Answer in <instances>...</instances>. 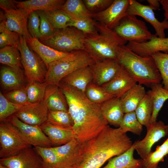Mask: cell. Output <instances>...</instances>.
Segmentation results:
<instances>
[{
  "label": "cell",
  "mask_w": 168,
  "mask_h": 168,
  "mask_svg": "<svg viewBox=\"0 0 168 168\" xmlns=\"http://www.w3.org/2000/svg\"><path fill=\"white\" fill-rule=\"evenodd\" d=\"M149 4V6L151 7L154 11L159 9L160 6L159 0H147V1Z\"/></svg>",
  "instance_id": "816d5d0a"
},
{
  "label": "cell",
  "mask_w": 168,
  "mask_h": 168,
  "mask_svg": "<svg viewBox=\"0 0 168 168\" xmlns=\"http://www.w3.org/2000/svg\"><path fill=\"white\" fill-rule=\"evenodd\" d=\"M20 35L18 33L5 29L0 34V47L6 46L17 48L20 43Z\"/></svg>",
  "instance_id": "f6af8a7d"
},
{
  "label": "cell",
  "mask_w": 168,
  "mask_h": 168,
  "mask_svg": "<svg viewBox=\"0 0 168 168\" xmlns=\"http://www.w3.org/2000/svg\"><path fill=\"white\" fill-rule=\"evenodd\" d=\"M0 168H8L6 166L0 164Z\"/></svg>",
  "instance_id": "f5cc1de1"
},
{
  "label": "cell",
  "mask_w": 168,
  "mask_h": 168,
  "mask_svg": "<svg viewBox=\"0 0 168 168\" xmlns=\"http://www.w3.org/2000/svg\"><path fill=\"white\" fill-rule=\"evenodd\" d=\"M23 106L15 104L9 101L0 91V122L7 120L10 117L18 112Z\"/></svg>",
  "instance_id": "b9f144b4"
},
{
  "label": "cell",
  "mask_w": 168,
  "mask_h": 168,
  "mask_svg": "<svg viewBox=\"0 0 168 168\" xmlns=\"http://www.w3.org/2000/svg\"><path fill=\"white\" fill-rule=\"evenodd\" d=\"M146 94L144 87L139 84L126 92L120 98L124 113L135 111Z\"/></svg>",
  "instance_id": "f1b7e54d"
},
{
  "label": "cell",
  "mask_w": 168,
  "mask_h": 168,
  "mask_svg": "<svg viewBox=\"0 0 168 168\" xmlns=\"http://www.w3.org/2000/svg\"><path fill=\"white\" fill-rule=\"evenodd\" d=\"M0 63L15 69L22 67L20 53L17 48L6 46L0 49Z\"/></svg>",
  "instance_id": "1f68e13d"
},
{
  "label": "cell",
  "mask_w": 168,
  "mask_h": 168,
  "mask_svg": "<svg viewBox=\"0 0 168 168\" xmlns=\"http://www.w3.org/2000/svg\"><path fill=\"white\" fill-rule=\"evenodd\" d=\"M87 35L72 27L56 29L46 38L39 40L41 43L56 50L65 52L84 50Z\"/></svg>",
  "instance_id": "8992f818"
},
{
  "label": "cell",
  "mask_w": 168,
  "mask_h": 168,
  "mask_svg": "<svg viewBox=\"0 0 168 168\" xmlns=\"http://www.w3.org/2000/svg\"><path fill=\"white\" fill-rule=\"evenodd\" d=\"M134 49L137 54L144 57L151 56L159 52L168 54V37L160 38L155 34L148 41L135 43Z\"/></svg>",
  "instance_id": "d4e9b609"
},
{
  "label": "cell",
  "mask_w": 168,
  "mask_h": 168,
  "mask_svg": "<svg viewBox=\"0 0 168 168\" xmlns=\"http://www.w3.org/2000/svg\"><path fill=\"white\" fill-rule=\"evenodd\" d=\"M86 8L92 14L103 11L109 7L113 0H84Z\"/></svg>",
  "instance_id": "7dc6e473"
},
{
  "label": "cell",
  "mask_w": 168,
  "mask_h": 168,
  "mask_svg": "<svg viewBox=\"0 0 168 168\" xmlns=\"http://www.w3.org/2000/svg\"><path fill=\"white\" fill-rule=\"evenodd\" d=\"M40 19V36L38 40L46 38L52 35L56 29L53 26L43 11H36Z\"/></svg>",
  "instance_id": "bcb514c9"
},
{
  "label": "cell",
  "mask_w": 168,
  "mask_h": 168,
  "mask_svg": "<svg viewBox=\"0 0 168 168\" xmlns=\"http://www.w3.org/2000/svg\"><path fill=\"white\" fill-rule=\"evenodd\" d=\"M98 33L87 35L84 41L85 50L96 62L108 59L117 60L121 50L127 41L112 29L95 21Z\"/></svg>",
  "instance_id": "3957f363"
},
{
  "label": "cell",
  "mask_w": 168,
  "mask_h": 168,
  "mask_svg": "<svg viewBox=\"0 0 168 168\" xmlns=\"http://www.w3.org/2000/svg\"><path fill=\"white\" fill-rule=\"evenodd\" d=\"M0 144L1 158L15 155L31 146L24 140L18 129L7 120L0 122Z\"/></svg>",
  "instance_id": "9c48e42d"
},
{
  "label": "cell",
  "mask_w": 168,
  "mask_h": 168,
  "mask_svg": "<svg viewBox=\"0 0 168 168\" xmlns=\"http://www.w3.org/2000/svg\"><path fill=\"white\" fill-rule=\"evenodd\" d=\"M47 121L54 125L72 128V119L68 111L49 110Z\"/></svg>",
  "instance_id": "f35d334b"
},
{
  "label": "cell",
  "mask_w": 168,
  "mask_h": 168,
  "mask_svg": "<svg viewBox=\"0 0 168 168\" xmlns=\"http://www.w3.org/2000/svg\"><path fill=\"white\" fill-rule=\"evenodd\" d=\"M85 93L91 101L100 105L108 100L116 97L107 92L102 86L93 82L87 86Z\"/></svg>",
  "instance_id": "d590c367"
},
{
  "label": "cell",
  "mask_w": 168,
  "mask_h": 168,
  "mask_svg": "<svg viewBox=\"0 0 168 168\" xmlns=\"http://www.w3.org/2000/svg\"><path fill=\"white\" fill-rule=\"evenodd\" d=\"M43 102L49 110L68 111L66 98L58 86L47 85Z\"/></svg>",
  "instance_id": "603a6c76"
},
{
  "label": "cell",
  "mask_w": 168,
  "mask_h": 168,
  "mask_svg": "<svg viewBox=\"0 0 168 168\" xmlns=\"http://www.w3.org/2000/svg\"><path fill=\"white\" fill-rule=\"evenodd\" d=\"M90 67L93 73L92 82L101 86L115 77L121 65L118 60L108 59L96 62Z\"/></svg>",
  "instance_id": "e0dca14e"
},
{
  "label": "cell",
  "mask_w": 168,
  "mask_h": 168,
  "mask_svg": "<svg viewBox=\"0 0 168 168\" xmlns=\"http://www.w3.org/2000/svg\"><path fill=\"white\" fill-rule=\"evenodd\" d=\"M96 62L85 50L74 51L67 58L53 62L48 67L45 82L47 84L58 86L66 76L80 68L92 65Z\"/></svg>",
  "instance_id": "5b68a950"
},
{
  "label": "cell",
  "mask_w": 168,
  "mask_h": 168,
  "mask_svg": "<svg viewBox=\"0 0 168 168\" xmlns=\"http://www.w3.org/2000/svg\"><path fill=\"white\" fill-rule=\"evenodd\" d=\"M66 98L68 112L73 121L72 129L82 144L98 135L108 123L103 116L100 104L91 101L85 93L74 88L59 86Z\"/></svg>",
  "instance_id": "6da1fadb"
},
{
  "label": "cell",
  "mask_w": 168,
  "mask_h": 168,
  "mask_svg": "<svg viewBox=\"0 0 168 168\" xmlns=\"http://www.w3.org/2000/svg\"><path fill=\"white\" fill-rule=\"evenodd\" d=\"M137 82L122 66L115 77L101 86L107 92L116 97L121 98Z\"/></svg>",
  "instance_id": "ac0fdd59"
},
{
  "label": "cell",
  "mask_w": 168,
  "mask_h": 168,
  "mask_svg": "<svg viewBox=\"0 0 168 168\" xmlns=\"http://www.w3.org/2000/svg\"><path fill=\"white\" fill-rule=\"evenodd\" d=\"M153 110V102L150 96L146 94L135 111L139 122L146 128L149 125Z\"/></svg>",
  "instance_id": "836d02e7"
},
{
  "label": "cell",
  "mask_w": 168,
  "mask_h": 168,
  "mask_svg": "<svg viewBox=\"0 0 168 168\" xmlns=\"http://www.w3.org/2000/svg\"><path fill=\"white\" fill-rule=\"evenodd\" d=\"M160 168L159 167H158H158L157 168Z\"/></svg>",
  "instance_id": "db71d44e"
},
{
  "label": "cell",
  "mask_w": 168,
  "mask_h": 168,
  "mask_svg": "<svg viewBox=\"0 0 168 168\" xmlns=\"http://www.w3.org/2000/svg\"><path fill=\"white\" fill-rule=\"evenodd\" d=\"M130 0H114L105 10L93 14V18L111 29L117 26L126 14Z\"/></svg>",
  "instance_id": "5bb4252c"
},
{
  "label": "cell",
  "mask_w": 168,
  "mask_h": 168,
  "mask_svg": "<svg viewBox=\"0 0 168 168\" xmlns=\"http://www.w3.org/2000/svg\"><path fill=\"white\" fill-rule=\"evenodd\" d=\"M117 60L139 84L151 86L153 84L160 83L162 80L152 56H141L124 45Z\"/></svg>",
  "instance_id": "277c9868"
},
{
  "label": "cell",
  "mask_w": 168,
  "mask_h": 168,
  "mask_svg": "<svg viewBox=\"0 0 168 168\" xmlns=\"http://www.w3.org/2000/svg\"><path fill=\"white\" fill-rule=\"evenodd\" d=\"M0 78L1 87L5 92L26 86L21 69L3 66L0 70Z\"/></svg>",
  "instance_id": "484cf974"
},
{
  "label": "cell",
  "mask_w": 168,
  "mask_h": 168,
  "mask_svg": "<svg viewBox=\"0 0 168 168\" xmlns=\"http://www.w3.org/2000/svg\"><path fill=\"white\" fill-rule=\"evenodd\" d=\"M3 94L8 100L15 104L24 105L29 103L26 86L5 92Z\"/></svg>",
  "instance_id": "ee69618b"
},
{
  "label": "cell",
  "mask_w": 168,
  "mask_h": 168,
  "mask_svg": "<svg viewBox=\"0 0 168 168\" xmlns=\"http://www.w3.org/2000/svg\"><path fill=\"white\" fill-rule=\"evenodd\" d=\"M6 120L18 129L24 140L30 146L33 147H49L54 145L43 131L40 126L26 124L15 114Z\"/></svg>",
  "instance_id": "8fae6325"
},
{
  "label": "cell",
  "mask_w": 168,
  "mask_h": 168,
  "mask_svg": "<svg viewBox=\"0 0 168 168\" xmlns=\"http://www.w3.org/2000/svg\"><path fill=\"white\" fill-rule=\"evenodd\" d=\"M112 30L119 36L128 42H146L154 35L148 30L144 21L133 15L125 16Z\"/></svg>",
  "instance_id": "ba28073f"
},
{
  "label": "cell",
  "mask_w": 168,
  "mask_h": 168,
  "mask_svg": "<svg viewBox=\"0 0 168 168\" xmlns=\"http://www.w3.org/2000/svg\"><path fill=\"white\" fill-rule=\"evenodd\" d=\"M147 133L142 140H138L134 143L135 150L141 159L146 158L152 152L153 145L168 134V125L161 121L149 124L147 128Z\"/></svg>",
  "instance_id": "30bf717a"
},
{
  "label": "cell",
  "mask_w": 168,
  "mask_h": 168,
  "mask_svg": "<svg viewBox=\"0 0 168 168\" xmlns=\"http://www.w3.org/2000/svg\"><path fill=\"white\" fill-rule=\"evenodd\" d=\"M60 9L72 19L93 20V14L88 10L83 0H66Z\"/></svg>",
  "instance_id": "4dcf8cb0"
},
{
  "label": "cell",
  "mask_w": 168,
  "mask_h": 168,
  "mask_svg": "<svg viewBox=\"0 0 168 168\" xmlns=\"http://www.w3.org/2000/svg\"><path fill=\"white\" fill-rule=\"evenodd\" d=\"M82 145L75 138L65 144L54 147L62 168H77L82 161Z\"/></svg>",
  "instance_id": "9a60e30c"
},
{
  "label": "cell",
  "mask_w": 168,
  "mask_h": 168,
  "mask_svg": "<svg viewBox=\"0 0 168 168\" xmlns=\"http://www.w3.org/2000/svg\"><path fill=\"white\" fill-rule=\"evenodd\" d=\"M135 150L134 143L128 150L108 160L102 168H143V160L133 157Z\"/></svg>",
  "instance_id": "83f0119b"
},
{
  "label": "cell",
  "mask_w": 168,
  "mask_h": 168,
  "mask_svg": "<svg viewBox=\"0 0 168 168\" xmlns=\"http://www.w3.org/2000/svg\"><path fill=\"white\" fill-rule=\"evenodd\" d=\"M49 110L43 101L23 105L14 114L23 122L40 126L47 120Z\"/></svg>",
  "instance_id": "2e32d148"
},
{
  "label": "cell",
  "mask_w": 168,
  "mask_h": 168,
  "mask_svg": "<svg viewBox=\"0 0 168 168\" xmlns=\"http://www.w3.org/2000/svg\"><path fill=\"white\" fill-rule=\"evenodd\" d=\"M0 164L8 168H44L42 158L32 146L15 155L1 158Z\"/></svg>",
  "instance_id": "7c38bea8"
},
{
  "label": "cell",
  "mask_w": 168,
  "mask_h": 168,
  "mask_svg": "<svg viewBox=\"0 0 168 168\" xmlns=\"http://www.w3.org/2000/svg\"><path fill=\"white\" fill-rule=\"evenodd\" d=\"M151 87V90L147 93L153 104V110L149 124L157 121L160 111L164 102L168 99V90L165 88L160 83L153 84Z\"/></svg>",
  "instance_id": "f546056e"
},
{
  "label": "cell",
  "mask_w": 168,
  "mask_h": 168,
  "mask_svg": "<svg viewBox=\"0 0 168 168\" xmlns=\"http://www.w3.org/2000/svg\"><path fill=\"white\" fill-rule=\"evenodd\" d=\"M29 47L41 58L47 68L53 62L72 56L74 51L65 52L52 48L41 43L38 39L31 37L26 40Z\"/></svg>",
  "instance_id": "d6986e66"
},
{
  "label": "cell",
  "mask_w": 168,
  "mask_h": 168,
  "mask_svg": "<svg viewBox=\"0 0 168 168\" xmlns=\"http://www.w3.org/2000/svg\"><path fill=\"white\" fill-rule=\"evenodd\" d=\"M142 126L138 119L134 111L124 113L119 127L126 133L130 132L140 135L143 130Z\"/></svg>",
  "instance_id": "8d00e7d4"
},
{
  "label": "cell",
  "mask_w": 168,
  "mask_h": 168,
  "mask_svg": "<svg viewBox=\"0 0 168 168\" xmlns=\"http://www.w3.org/2000/svg\"><path fill=\"white\" fill-rule=\"evenodd\" d=\"M133 144L124 130L108 125L96 136L82 144V161L77 168H100L107 161L128 150Z\"/></svg>",
  "instance_id": "7a4b0ae2"
},
{
  "label": "cell",
  "mask_w": 168,
  "mask_h": 168,
  "mask_svg": "<svg viewBox=\"0 0 168 168\" xmlns=\"http://www.w3.org/2000/svg\"><path fill=\"white\" fill-rule=\"evenodd\" d=\"M127 15L142 17L153 26L156 36L165 37V30L168 29V21L165 18L162 21H159L155 17L154 10L149 5L142 4L135 0H130Z\"/></svg>",
  "instance_id": "4fadbf2b"
},
{
  "label": "cell",
  "mask_w": 168,
  "mask_h": 168,
  "mask_svg": "<svg viewBox=\"0 0 168 168\" xmlns=\"http://www.w3.org/2000/svg\"><path fill=\"white\" fill-rule=\"evenodd\" d=\"M27 27L28 32L31 37L39 39L40 19L37 12L34 11L28 16Z\"/></svg>",
  "instance_id": "c3c4849f"
},
{
  "label": "cell",
  "mask_w": 168,
  "mask_h": 168,
  "mask_svg": "<svg viewBox=\"0 0 168 168\" xmlns=\"http://www.w3.org/2000/svg\"><path fill=\"white\" fill-rule=\"evenodd\" d=\"M40 127L54 144L63 145L76 138L72 128L58 126L47 121Z\"/></svg>",
  "instance_id": "7402d4cb"
},
{
  "label": "cell",
  "mask_w": 168,
  "mask_h": 168,
  "mask_svg": "<svg viewBox=\"0 0 168 168\" xmlns=\"http://www.w3.org/2000/svg\"><path fill=\"white\" fill-rule=\"evenodd\" d=\"M34 148L42 158L44 168H62L60 160L54 147Z\"/></svg>",
  "instance_id": "e575fe53"
},
{
  "label": "cell",
  "mask_w": 168,
  "mask_h": 168,
  "mask_svg": "<svg viewBox=\"0 0 168 168\" xmlns=\"http://www.w3.org/2000/svg\"><path fill=\"white\" fill-rule=\"evenodd\" d=\"M151 56L161 75L163 87L168 90V54L159 52Z\"/></svg>",
  "instance_id": "ab89813d"
},
{
  "label": "cell",
  "mask_w": 168,
  "mask_h": 168,
  "mask_svg": "<svg viewBox=\"0 0 168 168\" xmlns=\"http://www.w3.org/2000/svg\"><path fill=\"white\" fill-rule=\"evenodd\" d=\"M47 85L45 82L28 83L26 88L29 103H35L43 101Z\"/></svg>",
  "instance_id": "74e56055"
},
{
  "label": "cell",
  "mask_w": 168,
  "mask_h": 168,
  "mask_svg": "<svg viewBox=\"0 0 168 168\" xmlns=\"http://www.w3.org/2000/svg\"><path fill=\"white\" fill-rule=\"evenodd\" d=\"M44 12L47 17L55 29L67 27V24L72 19L68 14L60 9Z\"/></svg>",
  "instance_id": "60d3db41"
},
{
  "label": "cell",
  "mask_w": 168,
  "mask_h": 168,
  "mask_svg": "<svg viewBox=\"0 0 168 168\" xmlns=\"http://www.w3.org/2000/svg\"><path fill=\"white\" fill-rule=\"evenodd\" d=\"M14 0H0V7L4 10L18 9Z\"/></svg>",
  "instance_id": "681fc988"
},
{
  "label": "cell",
  "mask_w": 168,
  "mask_h": 168,
  "mask_svg": "<svg viewBox=\"0 0 168 168\" xmlns=\"http://www.w3.org/2000/svg\"><path fill=\"white\" fill-rule=\"evenodd\" d=\"M102 114L108 123L119 127L124 115L120 99L114 97L100 104Z\"/></svg>",
  "instance_id": "4316f807"
},
{
  "label": "cell",
  "mask_w": 168,
  "mask_h": 168,
  "mask_svg": "<svg viewBox=\"0 0 168 168\" xmlns=\"http://www.w3.org/2000/svg\"><path fill=\"white\" fill-rule=\"evenodd\" d=\"M6 16L5 29L16 32L26 39L31 37L28 30V16L19 9L4 10Z\"/></svg>",
  "instance_id": "ffe728a7"
},
{
  "label": "cell",
  "mask_w": 168,
  "mask_h": 168,
  "mask_svg": "<svg viewBox=\"0 0 168 168\" xmlns=\"http://www.w3.org/2000/svg\"><path fill=\"white\" fill-rule=\"evenodd\" d=\"M168 156V138L161 145L157 146L155 151L151 152L143 160V168H156L159 162H163L165 156Z\"/></svg>",
  "instance_id": "d6a6232c"
},
{
  "label": "cell",
  "mask_w": 168,
  "mask_h": 168,
  "mask_svg": "<svg viewBox=\"0 0 168 168\" xmlns=\"http://www.w3.org/2000/svg\"><path fill=\"white\" fill-rule=\"evenodd\" d=\"M159 2L164 11L165 18L168 21V0H161Z\"/></svg>",
  "instance_id": "f907efd6"
},
{
  "label": "cell",
  "mask_w": 168,
  "mask_h": 168,
  "mask_svg": "<svg viewBox=\"0 0 168 168\" xmlns=\"http://www.w3.org/2000/svg\"><path fill=\"white\" fill-rule=\"evenodd\" d=\"M72 27L87 35H95L98 33L93 20L72 19L67 24V27Z\"/></svg>",
  "instance_id": "7bdbcfd3"
},
{
  "label": "cell",
  "mask_w": 168,
  "mask_h": 168,
  "mask_svg": "<svg viewBox=\"0 0 168 168\" xmlns=\"http://www.w3.org/2000/svg\"><path fill=\"white\" fill-rule=\"evenodd\" d=\"M66 1L64 0H28L16 1V2L17 8L28 16L34 11L47 12L60 9Z\"/></svg>",
  "instance_id": "cb8c5ba5"
},
{
  "label": "cell",
  "mask_w": 168,
  "mask_h": 168,
  "mask_svg": "<svg viewBox=\"0 0 168 168\" xmlns=\"http://www.w3.org/2000/svg\"><path fill=\"white\" fill-rule=\"evenodd\" d=\"M20 53L21 64L28 83L45 82L47 67L40 57L28 46L26 39L20 35L17 48Z\"/></svg>",
  "instance_id": "52a82bcc"
},
{
  "label": "cell",
  "mask_w": 168,
  "mask_h": 168,
  "mask_svg": "<svg viewBox=\"0 0 168 168\" xmlns=\"http://www.w3.org/2000/svg\"><path fill=\"white\" fill-rule=\"evenodd\" d=\"M93 73L90 66L80 68L63 78L58 86H65L74 88L85 93L87 86L92 82Z\"/></svg>",
  "instance_id": "44dd1931"
}]
</instances>
